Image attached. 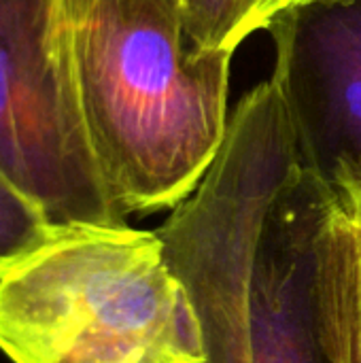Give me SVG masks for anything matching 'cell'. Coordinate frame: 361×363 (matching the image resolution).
Segmentation results:
<instances>
[{"label":"cell","mask_w":361,"mask_h":363,"mask_svg":"<svg viewBox=\"0 0 361 363\" xmlns=\"http://www.w3.org/2000/svg\"><path fill=\"white\" fill-rule=\"evenodd\" d=\"M334 202L302 164L272 79L251 89L196 191L157 230L204 363H334L319 238Z\"/></svg>","instance_id":"cell-1"},{"label":"cell","mask_w":361,"mask_h":363,"mask_svg":"<svg viewBox=\"0 0 361 363\" xmlns=\"http://www.w3.org/2000/svg\"><path fill=\"white\" fill-rule=\"evenodd\" d=\"M72 79L102 179L128 217L177 208L228 132V51H198L183 0H79Z\"/></svg>","instance_id":"cell-2"},{"label":"cell","mask_w":361,"mask_h":363,"mask_svg":"<svg viewBox=\"0 0 361 363\" xmlns=\"http://www.w3.org/2000/svg\"><path fill=\"white\" fill-rule=\"evenodd\" d=\"M13 363H204L187 289L155 232L57 225L0 277Z\"/></svg>","instance_id":"cell-3"},{"label":"cell","mask_w":361,"mask_h":363,"mask_svg":"<svg viewBox=\"0 0 361 363\" xmlns=\"http://www.w3.org/2000/svg\"><path fill=\"white\" fill-rule=\"evenodd\" d=\"M0 174L51 225H126L85 130L62 0H0Z\"/></svg>","instance_id":"cell-4"},{"label":"cell","mask_w":361,"mask_h":363,"mask_svg":"<svg viewBox=\"0 0 361 363\" xmlns=\"http://www.w3.org/2000/svg\"><path fill=\"white\" fill-rule=\"evenodd\" d=\"M266 30L302 164L336 196L361 198V0L291 2Z\"/></svg>","instance_id":"cell-5"},{"label":"cell","mask_w":361,"mask_h":363,"mask_svg":"<svg viewBox=\"0 0 361 363\" xmlns=\"http://www.w3.org/2000/svg\"><path fill=\"white\" fill-rule=\"evenodd\" d=\"M321 302L334 363H361V204L336 196L321 238Z\"/></svg>","instance_id":"cell-6"},{"label":"cell","mask_w":361,"mask_h":363,"mask_svg":"<svg viewBox=\"0 0 361 363\" xmlns=\"http://www.w3.org/2000/svg\"><path fill=\"white\" fill-rule=\"evenodd\" d=\"M283 0H183L185 26L198 51H228L266 28Z\"/></svg>","instance_id":"cell-7"},{"label":"cell","mask_w":361,"mask_h":363,"mask_svg":"<svg viewBox=\"0 0 361 363\" xmlns=\"http://www.w3.org/2000/svg\"><path fill=\"white\" fill-rule=\"evenodd\" d=\"M55 225L0 174V277L49 238Z\"/></svg>","instance_id":"cell-8"},{"label":"cell","mask_w":361,"mask_h":363,"mask_svg":"<svg viewBox=\"0 0 361 363\" xmlns=\"http://www.w3.org/2000/svg\"><path fill=\"white\" fill-rule=\"evenodd\" d=\"M77 4H79V0H62V6H64V13H66V15H68Z\"/></svg>","instance_id":"cell-9"},{"label":"cell","mask_w":361,"mask_h":363,"mask_svg":"<svg viewBox=\"0 0 361 363\" xmlns=\"http://www.w3.org/2000/svg\"><path fill=\"white\" fill-rule=\"evenodd\" d=\"M291 2H300V0H283L279 9H283V6H287V4H291Z\"/></svg>","instance_id":"cell-10"},{"label":"cell","mask_w":361,"mask_h":363,"mask_svg":"<svg viewBox=\"0 0 361 363\" xmlns=\"http://www.w3.org/2000/svg\"><path fill=\"white\" fill-rule=\"evenodd\" d=\"M347 198H349V196H347ZM353 200H357V202H360V204H361V198H353Z\"/></svg>","instance_id":"cell-11"}]
</instances>
